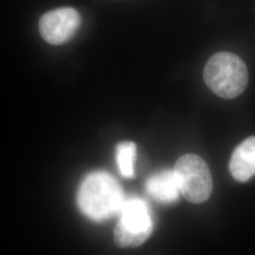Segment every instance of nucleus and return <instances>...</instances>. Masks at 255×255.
Returning a JSON list of instances; mask_svg holds the SVG:
<instances>
[{
	"label": "nucleus",
	"mask_w": 255,
	"mask_h": 255,
	"mask_svg": "<svg viewBox=\"0 0 255 255\" xmlns=\"http://www.w3.org/2000/svg\"><path fill=\"white\" fill-rule=\"evenodd\" d=\"M136 145L133 142H122L117 146V163L119 171L125 178L134 176Z\"/></svg>",
	"instance_id": "obj_8"
},
{
	"label": "nucleus",
	"mask_w": 255,
	"mask_h": 255,
	"mask_svg": "<svg viewBox=\"0 0 255 255\" xmlns=\"http://www.w3.org/2000/svg\"><path fill=\"white\" fill-rule=\"evenodd\" d=\"M180 192L191 203L200 204L207 201L213 191V179L209 167L200 156H182L173 169Z\"/></svg>",
	"instance_id": "obj_4"
},
{
	"label": "nucleus",
	"mask_w": 255,
	"mask_h": 255,
	"mask_svg": "<svg viewBox=\"0 0 255 255\" xmlns=\"http://www.w3.org/2000/svg\"><path fill=\"white\" fill-rule=\"evenodd\" d=\"M207 86L217 96L232 100L245 91L249 82L246 64L240 57L231 52L212 56L203 72Z\"/></svg>",
	"instance_id": "obj_2"
},
{
	"label": "nucleus",
	"mask_w": 255,
	"mask_h": 255,
	"mask_svg": "<svg viewBox=\"0 0 255 255\" xmlns=\"http://www.w3.org/2000/svg\"><path fill=\"white\" fill-rule=\"evenodd\" d=\"M229 169L237 182H246L255 175V136L237 146L231 157Z\"/></svg>",
	"instance_id": "obj_6"
},
{
	"label": "nucleus",
	"mask_w": 255,
	"mask_h": 255,
	"mask_svg": "<svg viewBox=\"0 0 255 255\" xmlns=\"http://www.w3.org/2000/svg\"><path fill=\"white\" fill-rule=\"evenodd\" d=\"M146 192L155 201L170 204L178 201L180 188L173 170H162L150 176L146 182Z\"/></svg>",
	"instance_id": "obj_7"
},
{
	"label": "nucleus",
	"mask_w": 255,
	"mask_h": 255,
	"mask_svg": "<svg viewBox=\"0 0 255 255\" xmlns=\"http://www.w3.org/2000/svg\"><path fill=\"white\" fill-rule=\"evenodd\" d=\"M115 229V242L120 248L142 245L153 231V221L146 201L139 198L125 200Z\"/></svg>",
	"instance_id": "obj_3"
},
{
	"label": "nucleus",
	"mask_w": 255,
	"mask_h": 255,
	"mask_svg": "<svg viewBox=\"0 0 255 255\" xmlns=\"http://www.w3.org/2000/svg\"><path fill=\"white\" fill-rule=\"evenodd\" d=\"M124 201L121 185L112 175L104 171L86 176L78 194L80 209L95 221H103L119 215Z\"/></svg>",
	"instance_id": "obj_1"
},
{
	"label": "nucleus",
	"mask_w": 255,
	"mask_h": 255,
	"mask_svg": "<svg viewBox=\"0 0 255 255\" xmlns=\"http://www.w3.org/2000/svg\"><path fill=\"white\" fill-rule=\"evenodd\" d=\"M82 26V16L77 9L62 7L44 13L39 21V31L46 43L61 46L68 43Z\"/></svg>",
	"instance_id": "obj_5"
}]
</instances>
